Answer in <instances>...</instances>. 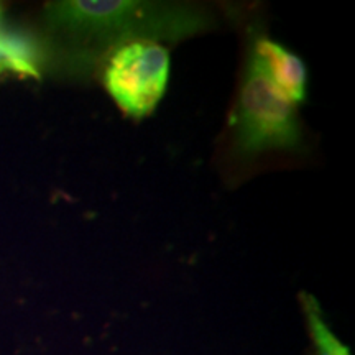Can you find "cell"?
Returning <instances> with one entry per match:
<instances>
[{
	"label": "cell",
	"instance_id": "52a82bcc",
	"mask_svg": "<svg viewBox=\"0 0 355 355\" xmlns=\"http://www.w3.org/2000/svg\"><path fill=\"white\" fill-rule=\"evenodd\" d=\"M0 28H2V8H0Z\"/></svg>",
	"mask_w": 355,
	"mask_h": 355
},
{
	"label": "cell",
	"instance_id": "3957f363",
	"mask_svg": "<svg viewBox=\"0 0 355 355\" xmlns=\"http://www.w3.org/2000/svg\"><path fill=\"white\" fill-rule=\"evenodd\" d=\"M102 83L123 114L144 119L157 109L170 78V51L157 42L117 48L102 64Z\"/></svg>",
	"mask_w": 355,
	"mask_h": 355
},
{
	"label": "cell",
	"instance_id": "7a4b0ae2",
	"mask_svg": "<svg viewBox=\"0 0 355 355\" xmlns=\"http://www.w3.org/2000/svg\"><path fill=\"white\" fill-rule=\"evenodd\" d=\"M232 128L235 150L247 158L293 150L301 144L296 105L279 94L252 46L247 51Z\"/></svg>",
	"mask_w": 355,
	"mask_h": 355
},
{
	"label": "cell",
	"instance_id": "277c9868",
	"mask_svg": "<svg viewBox=\"0 0 355 355\" xmlns=\"http://www.w3.org/2000/svg\"><path fill=\"white\" fill-rule=\"evenodd\" d=\"M260 56L273 86L291 104L298 105L308 96V69L298 55L265 35H255L250 43Z\"/></svg>",
	"mask_w": 355,
	"mask_h": 355
},
{
	"label": "cell",
	"instance_id": "5b68a950",
	"mask_svg": "<svg viewBox=\"0 0 355 355\" xmlns=\"http://www.w3.org/2000/svg\"><path fill=\"white\" fill-rule=\"evenodd\" d=\"M300 300L316 355H352L347 345L332 332L316 298L309 293H301Z\"/></svg>",
	"mask_w": 355,
	"mask_h": 355
},
{
	"label": "cell",
	"instance_id": "8992f818",
	"mask_svg": "<svg viewBox=\"0 0 355 355\" xmlns=\"http://www.w3.org/2000/svg\"><path fill=\"white\" fill-rule=\"evenodd\" d=\"M8 71H10V73H13L10 60H8V58L3 55L2 51H0V76H2V74L8 73Z\"/></svg>",
	"mask_w": 355,
	"mask_h": 355
},
{
	"label": "cell",
	"instance_id": "6da1fadb",
	"mask_svg": "<svg viewBox=\"0 0 355 355\" xmlns=\"http://www.w3.org/2000/svg\"><path fill=\"white\" fill-rule=\"evenodd\" d=\"M56 63L71 76H89L117 48L135 42H180L209 30L206 8L146 0H60L44 7Z\"/></svg>",
	"mask_w": 355,
	"mask_h": 355
}]
</instances>
